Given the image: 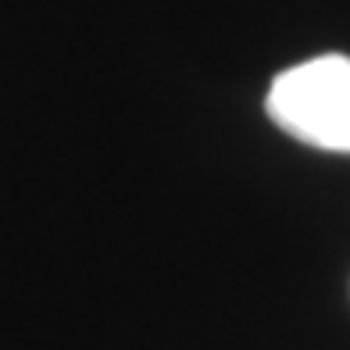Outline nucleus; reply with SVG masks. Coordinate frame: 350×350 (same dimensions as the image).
Returning a JSON list of instances; mask_svg holds the SVG:
<instances>
[{
  "mask_svg": "<svg viewBox=\"0 0 350 350\" xmlns=\"http://www.w3.org/2000/svg\"><path fill=\"white\" fill-rule=\"evenodd\" d=\"M268 118L300 143L350 154V57L325 54L282 72L268 90Z\"/></svg>",
  "mask_w": 350,
  "mask_h": 350,
  "instance_id": "f257e3e1",
  "label": "nucleus"
}]
</instances>
